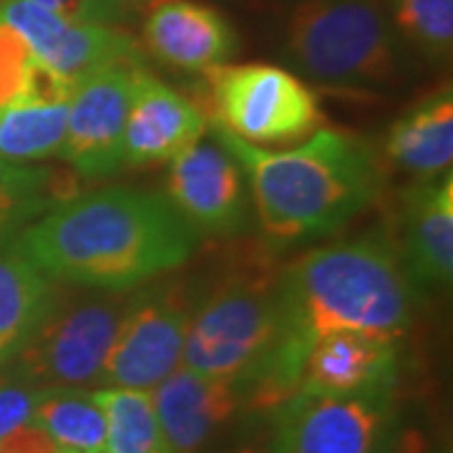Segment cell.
Returning <instances> with one entry per match:
<instances>
[{
	"label": "cell",
	"instance_id": "8fae6325",
	"mask_svg": "<svg viewBox=\"0 0 453 453\" xmlns=\"http://www.w3.org/2000/svg\"><path fill=\"white\" fill-rule=\"evenodd\" d=\"M166 199L179 217L204 237H237L250 226L252 199L242 164L214 136L172 159Z\"/></svg>",
	"mask_w": 453,
	"mask_h": 453
},
{
	"label": "cell",
	"instance_id": "6da1fadb",
	"mask_svg": "<svg viewBox=\"0 0 453 453\" xmlns=\"http://www.w3.org/2000/svg\"><path fill=\"white\" fill-rule=\"evenodd\" d=\"M20 250L53 282L134 290L181 267L196 234L164 195L111 187L73 195L16 234Z\"/></svg>",
	"mask_w": 453,
	"mask_h": 453
},
{
	"label": "cell",
	"instance_id": "7a4b0ae2",
	"mask_svg": "<svg viewBox=\"0 0 453 453\" xmlns=\"http://www.w3.org/2000/svg\"><path fill=\"white\" fill-rule=\"evenodd\" d=\"M207 129L242 164L262 237L275 247L338 232L383 189L380 159L356 134L318 129L303 146L267 151L217 124Z\"/></svg>",
	"mask_w": 453,
	"mask_h": 453
},
{
	"label": "cell",
	"instance_id": "4316f807",
	"mask_svg": "<svg viewBox=\"0 0 453 453\" xmlns=\"http://www.w3.org/2000/svg\"><path fill=\"white\" fill-rule=\"evenodd\" d=\"M33 3L71 23L121 26L129 16V8L121 0H33Z\"/></svg>",
	"mask_w": 453,
	"mask_h": 453
},
{
	"label": "cell",
	"instance_id": "ba28073f",
	"mask_svg": "<svg viewBox=\"0 0 453 453\" xmlns=\"http://www.w3.org/2000/svg\"><path fill=\"white\" fill-rule=\"evenodd\" d=\"M195 297L181 285L131 290L104 363L101 383L151 390L181 363Z\"/></svg>",
	"mask_w": 453,
	"mask_h": 453
},
{
	"label": "cell",
	"instance_id": "f1b7e54d",
	"mask_svg": "<svg viewBox=\"0 0 453 453\" xmlns=\"http://www.w3.org/2000/svg\"><path fill=\"white\" fill-rule=\"evenodd\" d=\"M0 453H61V449L50 441L43 428L28 423L0 438Z\"/></svg>",
	"mask_w": 453,
	"mask_h": 453
},
{
	"label": "cell",
	"instance_id": "ffe728a7",
	"mask_svg": "<svg viewBox=\"0 0 453 453\" xmlns=\"http://www.w3.org/2000/svg\"><path fill=\"white\" fill-rule=\"evenodd\" d=\"M16 234H0V363L23 348L58 295L56 282L20 250Z\"/></svg>",
	"mask_w": 453,
	"mask_h": 453
},
{
	"label": "cell",
	"instance_id": "1f68e13d",
	"mask_svg": "<svg viewBox=\"0 0 453 453\" xmlns=\"http://www.w3.org/2000/svg\"><path fill=\"white\" fill-rule=\"evenodd\" d=\"M5 3H8V0H0V5H5Z\"/></svg>",
	"mask_w": 453,
	"mask_h": 453
},
{
	"label": "cell",
	"instance_id": "5b68a950",
	"mask_svg": "<svg viewBox=\"0 0 453 453\" xmlns=\"http://www.w3.org/2000/svg\"><path fill=\"white\" fill-rule=\"evenodd\" d=\"M282 53L325 86H388L403 73V41L380 0H297L285 18Z\"/></svg>",
	"mask_w": 453,
	"mask_h": 453
},
{
	"label": "cell",
	"instance_id": "52a82bcc",
	"mask_svg": "<svg viewBox=\"0 0 453 453\" xmlns=\"http://www.w3.org/2000/svg\"><path fill=\"white\" fill-rule=\"evenodd\" d=\"M210 124L255 146L292 144L320 129L315 91L282 65L240 64L204 71Z\"/></svg>",
	"mask_w": 453,
	"mask_h": 453
},
{
	"label": "cell",
	"instance_id": "8992f818",
	"mask_svg": "<svg viewBox=\"0 0 453 453\" xmlns=\"http://www.w3.org/2000/svg\"><path fill=\"white\" fill-rule=\"evenodd\" d=\"M131 290L81 288L56 295L41 325L18 350V375L38 388L98 383Z\"/></svg>",
	"mask_w": 453,
	"mask_h": 453
},
{
	"label": "cell",
	"instance_id": "30bf717a",
	"mask_svg": "<svg viewBox=\"0 0 453 453\" xmlns=\"http://www.w3.org/2000/svg\"><path fill=\"white\" fill-rule=\"evenodd\" d=\"M0 23L26 41L33 61L58 83L73 88L101 68L139 58V46L119 26L71 23L33 0L0 5Z\"/></svg>",
	"mask_w": 453,
	"mask_h": 453
},
{
	"label": "cell",
	"instance_id": "277c9868",
	"mask_svg": "<svg viewBox=\"0 0 453 453\" xmlns=\"http://www.w3.org/2000/svg\"><path fill=\"white\" fill-rule=\"evenodd\" d=\"M295 338L312 340L292 320L280 273L250 267L219 277L196 297L181 363L240 386Z\"/></svg>",
	"mask_w": 453,
	"mask_h": 453
},
{
	"label": "cell",
	"instance_id": "ac0fdd59",
	"mask_svg": "<svg viewBox=\"0 0 453 453\" xmlns=\"http://www.w3.org/2000/svg\"><path fill=\"white\" fill-rule=\"evenodd\" d=\"M71 88L35 64L26 91L0 109V159L13 164L58 157L68 124Z\"/></svg>",
	"mask_w": 453,
	"mask_h": 453
},
{
	"label": "cell",
	"instance_id": "44dd1931",
	"mask_svg": "<svg viewBox=\"0 0 453 453\" xmlns=\"http://www.w3.org/2000/svg\"><path fill=\"white\" fill-rule=\"evenodd\" d=\"M61 453H104L106 418L94 393L81 388H41L33 421Z\"/></svg>",
	"mask_w": 453,
	"mask_h": 453
},
{
	"label": "cell",
	"instance_id": "e0dca14e",
	"mask_svg": "<svg viewBox=\"0 0 453 453\" xmlns=\"http://www.w3.org/2000/svg\"><path fill=\"white\" fill-rule=\"evenodd\" d=\"M395 368L398 345L393 338L356 330H330L312 340L300 390L340 395L390 388Z\"/></svg>",
	"mask_w": 453,
	"mask_h": 453
},
{
	"label": "cell",
	"instance_id": "2e32d148",
	"mask_svg": "<svg viewBox=\"0 0 453 453\" xmlns=\"http://www.w3.org/2000/svg\"><path fill=\"white\" fill-rule=\"evenodd\" d=\"M149 393L172 453L199 451L242 405L232 380L210 378L184 365Z\"/></svg>",
	"mask_w": 453,
	"mask_h": 453
},
{
	"label": "cell",
	"instance_id": "4fadbf2b",
	"mask_svg": "<svg viewBox=\"0 0 453 453\" xmlns=\"http://www.w3.org/2000/svg\"><path fill=\"white\" fill-rule=\"evenodd\" d=\"M144 49L169 68L204 73L226 64L240 38L214 5L202 0H154L144 8Z\"/></svg>",
	"mask_w": 453,
	"mask_h": 453
},
{
	"label": "cell",
	"instance_id": "5bb4252c",
	"mask_svg": "<svg viewBox=\"0 0 453 453\" xmlns=\"http://www.w3.org/2000/svg\"><path fill=\"white\" fill-rule=\"evenodd\" d=\"M207 113L162 79L139 68L124 129V162L134 166L172 162L207 134Z\"/></svg>",
	"mask_w": 453,
	"mask_h": 453
},
{
	"label": "cell",
	"instance_id": "f546056e",
	"mask_svg": "<svg viewBox=\"0 0 453 453\" xmlns=\"http://www.w3.org/2000/svg\"><path fill=\"white\" fill-rule=\"evenodd\" d=\"M232 453H290L285 434H282V428L277 423L275 413H270V423H267V428L259 436L247 441L242 446H237Z\"/></svg>",
	"mask_w": 453,
	"mask_h": 453
},
{
	"label": "cell",
	"instance_id": "603a6c76",
	"mask_svg": "<svg viewBox=\"0 0 453 453\" xmlns=\"http://www.w3.org/2000/svg\"><path fill=\"white\" fill-rule=\"evenodd\" d=\"M73 195V181L50 169L0 159V234L20 232L43 211Z\"/></svg>",
	"mask_w": 453,
	"mask_h": 453
},
{
	"label": "cell",
	"instance_id": "83f0119b",
	"mask_svg": "<svg viewBox=\"0 0 453 453\" xmlns=\"http://www.w3.org/2000/svg\"><path fill=\"white\" fill-rule=\"evenodd\" d=\"M371 453H426V436L413 426L388 421L375 438Z\"/></svg>",
	"mask_w": 453,
	"mask_h": 453
},
{
	"label": "cell",
	"instance_id": "d4e9b609",
	"mask_svg": "<svg viewBox=\"0 0 453 453\" xmlns=\"http://www.w3.org/2000/svg\"><path fill=\"white\" fill-rule=\"evenodd\" d=\"M33 68L35 61L26 41L13 28L0 23V109L26 91Z\"/></svg>",
	"mask_w": 453,
	"mask_h": 453
},
{
	"label": "cell",
	"instance_id": "cb8c5ba5",
	"mask_svg": "<svg viewBox=\"0 0 453 453\" xmlns=\"http://www.w3.org/2000/svg\"><path fill=\"white\" fill-rule=\"evenodd\" d=\"M398 38L428 61L443 64L453 50V0H390Z\"/></svg>",
	"mask_w": 453,
	"mask_h": 453
},
{
	"label": "cell",
	"instance_id": "7c38bea8",
	"mask_svg": "<svg viewBox=\"0 0 453 453\" xmlns=\"http://www.w3.org/2000/svg\"><path fill=\"white\" fill-rule=\"evenodd\" d=\"M390 388L360 393L297 390L275 408L290 453H371L390 421Z\"/></svg>",
	"mask_w": 453,
	"mask_h": 453
},
{
	"label": "cell",
	"instance_id": "3957f363",
	"mask_svg": "<svg viewBox=\"0 0 453 453\" xmlns=\"http://www.w3.org/2000/svg\"><path fill=\"white\" fill-rule=\"evenodd\" d=\"M280 282L292 320L312 340L330 330L398 340L418 288L395 242L378 232L312 250L280 270Z\"/></svg>",
	"mask_w": 453,
	"mask_h": 453
},
{
	"label": "cell",
	"instance_id": "9c48e42d",
	"mask_svg": "<svg viewBox=\"0 0 453 453\" xmlns=\"http://www.w3.org/2000/svg\"><path fill=\"white\" fill-rule=\"evenodd\" d=\"M139 68V58L106 65L71 88L68 124L58 159H64L73 174L96 181L119 174L127 166L124 129Z\"/></svg>",
	"mask_w": 453,
	"mask_h": 453
},
{
	"label": "cell",
	"instance_id": "484cf974",
	"mask_svg": "<svg viewBox=\"0 0 453 453\" xmlns=\"http://www.w3.org/2000/svg\"><path fill=\"white\" fill-rule=\"evenodd\" d=\"M38 395L41 388L23 380L20 375L18 378L0 375V438L33 421Z\"/></svg>",
	"mask_w": 453,
	"mask_h": 453
},
{
	"label": "cell",
	"instance_id": "d6986e66",
	"mask_svg": "<svg viewBox=\"0 0 453 453\" xmlns=\"http://www.w3.org/2000/svg\"><path fill=\"white\" fill-rule=\"evenodd\" d=\"M395 166L428 179L451 172L453 162V94L438 88L393 121L383 146Z\"/></svg>",
	"mask_w": 453,
	"mask_h": 453
},
{
	"label": "cell",
	"instance_id": "7402d4cb",
	"mask_svg": "<svg viewBox=\"0 0 453 453\" xmlns=\"http://www.w3.org/2000/svg\"><path fill=\"white\" fill-rule=\"evenodd\" d=\"M94 398L106 418L104 453H172L149 390L111 386L94 390Z\"/></svg>",
	"mask_w": 453,
	"mask_h": 453
},
{
	"label": "cell",
	"instance_id": "4dcf8cb0",
	"mask_svg": "<svg viewBox=\"0 0 453 453\" xmlns=\"http://www.w3.org/2000/svg\"><path fill=\"white\" fill-rule=\"evenodd\" d=\"M121 3H124V5H127V8H146V5H149V3H154V0H121Z\"/></svg>",
	"mask_w": 453,
	"mask_h": 453
},
{
	"label": "cell",
	"instance_id": "9a60e30c",
	"mask_svg": "<svg viewBox=\"0 0 453 453\" xmlns=\"http://www.w3.org/2000/svg\"><path fill=\"white\" fill-rule=\"evenodd\" d=\"M416 285L449 288L453 277V177L421 179L401 199V244Z\"/></svg>",
	"mask_w": 453,
	"mask_h": 453
}]
</instances>
